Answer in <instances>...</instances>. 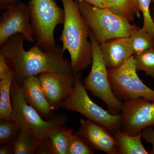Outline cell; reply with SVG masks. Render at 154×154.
<instances>
[{"label": "cell", "mask_w": 154, "mask_h": 154, "mask_svg": "<svg viewBox=\"0 0 154 154\" xmlns=\"http://www.w3.org/2000/svg\"><path fill=\"white\" fill-rule=\"evenodd\" d=\"M23 36H11L1 47L7 62L14 72V80L21 86L23 80L31 75L44 72L73 73L70 62L64 57L62 47L45 51L36 43L28 51L23 46Z\"/></svg>", "instance_id": "1"}, {"label": "cell", "mask_w": 154, "mask_h": 154, "mask_svg": "<svg viewBox=\"0 0 154 154\" xmlns=\"http://www.w3.org/2000/svg\"><path fill=\"white\" fill-rule=\"evenodd\" d=\"M64 11L63 27L59 40L64 52L68 51L75 75L91 65L93 49L88 40L91 30L81 14L75 0H60Z\"/></svg>", "instance_id": "2"}, {"label": "cell", "mask_w": 154, "mask_h": 154, "mask_svg": "<svg viewBox=\"0 0 154 154\" xmlns=\"http://www.w3.org/2000/svg\"><path fill=\"white\" fill-rule=\"evenodd\" d=\"M27 5L35 43L44 51L57 50L60 46L56 44L54 29L63 24L64 9L56 0H30Z\"/></svg>", "instance_id": "3"}, {"label": "cell", "mask_w": 154, "mask_h": 154, "mask_svg": "<svg viewBox=\"0 0 154 154\" xmlns=\"http://www.w3.org/2000/svg\"><path fill=\"white\" fill-rule=\"evenodd\" d=\"M11 98L13 120L21 129L39 137H48L51 132L67 122V117L63 113L54 114L51 119L45 120L36 109L26 102L21 87L14 79L11 86Z\"/></svg>", "instance_id": "4"}, {"label": "cell", "mask_w": 154, "mask_h": 154, "mask_svg": "<svg viewBox=\"0 0 154 154\" xmlns=\"http://www.w3.org/2000/svg\"><path fill=\"white\" fill-rule=\"evenodd\" d=\"M81 14L99 45L113 38L129 37L135 25L108 8L78 2Z\"/></svg>", "instance_id": "5"}, {"label": "cell", "mask_w": 154, "mask_h": 154, "mask_svg": "<svg viewBox=\"0 0 154 154\" xmlns=\"http://www.w3.org/2000/svg\"><path fill=\"white\" fill-rule=\"evenodd\" d=\"M89 38L92 43L93 60L91 71L83 80V85L86 90L105 103L110 113L120 114L122 102L119 101L113 94L108 78V69L101 54L99 43L91 30Z\"/></svg>", "instance_id": "6"}, {"label": "cell", "mask_w": 154, "mask_h": 154, "mask_svg": "<svg viewBox=\"0 0 154 154\" xmlns=\"http://www.w3.org/2000/svg\"><path fill=\"white\" fill-rule=\"evenodd\" d=\"M84 87L80 73L75 75L74 88L62 104L61 108L76 111L88 119L101 125L113 132L120 129L121 113L113 115L93 102Z\"/></svg>", "instance_id": "7"}, {"label": "cell", "mask_w": 154, "mask_h": 154, "mask_svg": "<svg viewBox=\"0 0 154 154\" xmlns=\"http://www.w3.org/2000/svg\"><path fill=\"white\" fill-rule=\"evenodd\" d=\"M137 71L134 55L118 68L108 70V78L114 96L122 102L140 98L154 102V90L146 85Z\"/></svg>", "instance_id": "8"}, {"label": "cell", "mask_w": 154, "mask_h": 154, "mask_svg": "<svg viewBox=\"0 0 154 154\" xmlns=\"http://www.w3.org/2000/svg\"><path fill=\"white\" fill-rule=\"evenodd\" d=\"M17 34L22 35L28 42L35 43L28 5L22 2L9 5L1 16L0 48L10 37Z\"/></svg>", "instance_id": "9"}, {"label": "cell", "mask_w": 154, "mask_h": 154, "mask_svg": "<svg viewBox=\"0 0 154 154\" xmlns=\"http://www.w3.org/2000/svg\"><path fill=\"white\" fill-rule=\"evenodd\" d=\"M120 130L135 135L146 127H154V102L143 98L122 102Z\"/></svg>", "instance_id": "10"}, {"label": "cell", "mask_w": 154, "mask_h": 154, "mask_svg": "<svg viewBox=\"0 0 154 154\" xmlns=\"http://www.w3.org/2000/svg\"><path fill=\"white\" fill-rule=\"evenodd\" d=\"M38 77L53 110L61 108L63 102L74 88L75 75L73 73L44 72L38 75Z\"/></svg>", "instance_id": "11"}, {"label": "cell", "mask_w": 154, "mask_h": 154, "mask_svg": "<svg viewBox=\"0 0 154 154\" xmlns=\"http://www.w3.org/2000/svg\"><path fill=\"white\" fill-rule=\"evenodd\" d=\"M79 131L95 149L109 154H119L118 146L114 136L105 127L90 120L81 119Z\"/></svg>", "instance_id": "12"}, {"label": "cell", "mask_w": 154, "mask_h": 154, "mask_svg": "<svg viewBox=\"0 0 154 154\" xmlns=\"http://www.w3.org/2000/svg\"><path fill=\"white\" fill-rule=\"evenodd\" d=\"M99 46L108 70L118 68L134 55L132 41L130 37L113 38Z\"/></svg>", "instance_id": "13"}, {"label": "cell", "mask_w": 154, "mask_h": 154, "mask_svg": "<svg viewBox=\"0 0 154 154\" xmlns=\"http://www.w3.org/2000/svg\"><path fill=\"white\" fill-rule=\"evenodd\" d=\"M20 87L26 102L36 109L42 118L48 120L53 117L54 110L48 102L38 77L31 75L25 78Z\"/></svg>", "instance_id": "14"}, {"label": "cell", "mask_w": 154, "mask_h": 154, "mask_svg": "<svg viewBox=\"0 0 154 154\" xmlns=\"http://www.w3.org/2000/svg\"><path fill=\"white\" fill-rule=\"evenodd\" d=\"M118 146L119 154H148L142 143L141 133L131 135L120 130L112 132Z\"/></svg>", "instance_id": "15"}, {"label": "cell", "mask_w": 154, "mask_h": 154, "mask_svg": "<svg viewBox=\"0 0 154 154\" xmlns=\"http://www.w3.org/2000/svg\"><path fill=\"white\" fill-rule=\"evenodd\" d=\"M12 70L0 80V119L12 120V105L11 88L14 79Z\"/></svg>", "instance_id": "16"}, {"label": "cell", "mask_w": 154, "mask_h": 154, "mask_svg": "<svg viewBox=\"0 0 154 154\" xmlns=\"http://www.w3.org/2000/svg\"><path fill=\"white\" fill-rule=\"evenodd\" d=\"M34 134L21 129L14 142V154H34L41 140Z\"/></svg>", "instance_id": "17"}, {"label": "cell", "mask_w": 154, "mask_h": 154, "mask_svg": "<svg viewBox=\"0 0 154 154\" xmlns=\"http://www.w3.org/2000/svg\"><path fill=\"white\" fill-rule=\"evenodd\" d=\"M109 9L128 22H133L135 16L140 17V11L136 0H109Z\"/></svg>", "instance_id": "18"}, {"label": "cell", "mask_w": 154, "mask_h": 154, "mask_svg": "<svg viewBox=\"0 0 154 154\" xmlns=\"http://www.w3.org/2000/svg\"><path fill=\"white\" fill-rule=\"evenodd\" d=\"M73 130L62 125L48 134L54 154H68L69 142Z\"/></svg>", "instance_id": "19"}, {"label": "cell", "mask_w": 154, "mask_h": 154, "mask_svg": "<svg viewBox=\"0 0 154 154\" xmlns=\"http://www.w3.org/2000/svg\"><path fill=\"white\" fill-rule=\"evenodd\" d=\"M129 37L132 41L134 54H139L154 47L153 38L143 28L135 25L131 31Z\"/></svg>", "instance_id": "20"}, {"label": "cell", "mask_w": 154, "mask_h": 154, "mask_svg": "<svg viewBox=\"0 0 154 154\" xmlns=\"http://www.w3.org/2000/svg\"><path fill=\"white\" fill-rule=\"evenodd\" d=\"M94 149L79 131L72 134L69 142L68 154H93Z\"/></svg>", "instance_id": "21"}, {"label": "cell", "mask_w": 154, "mask_h": 154, "mask_svg": "<svg viewBox=\"0 0 154 154\" xmlns=\"http://www.w3.org/2000/svg\"><path fill=\"white\" fill-rule=\"evenodd\" d=\"M134 56L137 71H142L154 79V47Z\"/></svg>", "instance_id": "22"}, {"label": "cell", "mask_w": 154, "mask_h": 154, "mask_svg": "<svg viewBox=\"0 0 154 154\" xmlns=\"http://www.w3.org/2000/svg\"><path fill=\"white\" fill-rule=\"evenodd\" d=\"M21 128L14 120L1 119L0 121V145L14 143L18 137Z\"/></svg>", "instance_id": "23"}, {"label": "cell", "mask_w": 154, "mask_h": 154, "mask_svg": "<svg viewBox=\"0 0 154 154\" xmlns=\"http://www.w3.org/2000/svg\"><path fill=\"white\" fill-rule=\"evenodd\" d=\"M136 2L140 11L143 16L142 28L149 33L154 40V22L150 11L152 0H136Z\"/></svg>", "instance_id": "24"}, {"label": "cell", "mask_w": 154, "mask_h": 154, "mask_svg": "<svg viewBox=\"0 0 154 154\" xmlns=\"http://www.w3.org/2000/svg\"><path fill=\"white\" fill-rule=\"evenodd\" d=\"M36 154H54L52 145L48 137L42 138L36 151Z\"/></svg>", "instance_id": "25"}, {"label": "cell", "mask_w": 154, "mask_h": 154, "mask_svg": "<svg viewBox=\"0 0 154 154\" xmlns=\"http://www.w3.org/2000/svg\"><path fill=\"white\" fill-rule=\"evenodd\" d=\"M142 137L148 143L151 144L152 149L149 154H154V129L152 127L146 128L141 132Z\"/></svg>", "instance_id": "26"}, {"label": "cell", "mask_w": 154, "mask_h": 154, "mask_svg": "<svg viewBox=\"0 0 154 154\" xmlns=\"http://www.w3.org/2000/svg\"><path fill=\"white\" fill-rule=\"evenodd\" d=\"M11 70L4 54L0 51V80L5 78Z\"/></svg>", "instance_id": "27"}, {"label": "cell", "mask_w": 154, "mask_h": 154, "mask_svg": "<svg viewBox=\"0 0 154 154\" xmlns=\"http://www.w3.org/2000/svg\"><path fill=\"white\" fill-rule=\"evenodd\" d=\"M77 2H83L91 5L102 8H109V0H75Z\"/></svg>", "instance_id": "28"}, {"label": "cell", "mask_w": 154, "mask_h": 154, "mask_svg": "<svg viewBox=\"0 0 154 154\" xmlns=\"http://www.w3.org/2000/svg\"><path fill=\"white\" fill-rule=\"evenodd\" d=\"M14 143H7L0 145V154H14Z\"/></svg>", "instance_id": "29"}, {"label": "cell", "mask_w": 154, "mask_h": 154, "mask_svg": "<svg viewBox=\"0 0 154 154\" xmlns=\"http://www.w3.org/2000/svg\"><path fill=\"white\" fill-rule=\"evenodd\" d=\"M21 0H0V9L5 10L9 5L18 4Z\"/></svg>", "instance_id": "30"}, {"label": "cell", "mask_w": 154, "mask_h": 154, "mask_svg": "<svg viewBox=\"0 0 154 154\" xmlns=\"http://www.w3.org/2000/svg\"><path fill=\"white\" fill-rule=\"evenodd\" d=\"M152 17L153 20L154 22V6L153 9L152 10Z\"/></svg>", "instance_id": "31"}, {"label": "cell", "mask_w": 154, "mask_h": 154, "mask_svg": "<svg viewBox=\"0 0 154 154\" xmlns=\"http://www.w3.org/2000/svg\"><path fill=\"white\" fill-rule=\"evenodd\" d=\"M152 2L154 3V0H152Z\"/></svg>", "instance_id": "32"}]
</instances>
